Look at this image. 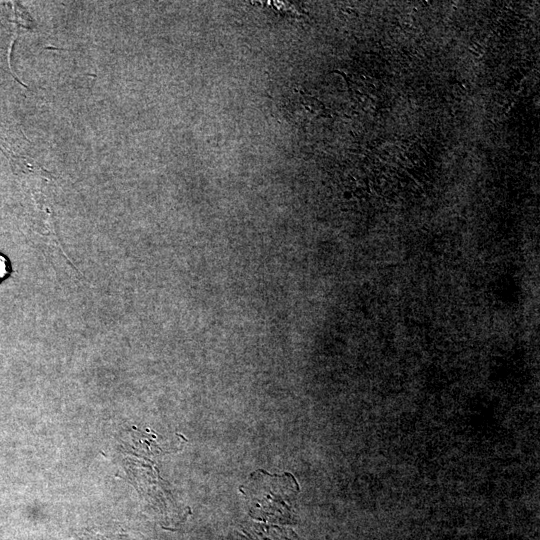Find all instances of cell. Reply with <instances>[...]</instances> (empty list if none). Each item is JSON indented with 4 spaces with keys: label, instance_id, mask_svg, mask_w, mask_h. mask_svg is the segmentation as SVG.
Here are the masks:
<instances>
[{
    "label": "cell",
    "instance_id": "cell-1",
    "mask_svg": "<svg viewBox=\"0 0 540 540\" xmlns=\"http://www.w3.org/2000/svg\"><path fill=\"white\" fill-rule=\"evenodd\" d=\"M10 274V264L8 259L0 254V283Z\"/></svg>",
    "mask_w": 540,
    "mask_h": 540
}]
</instances>
